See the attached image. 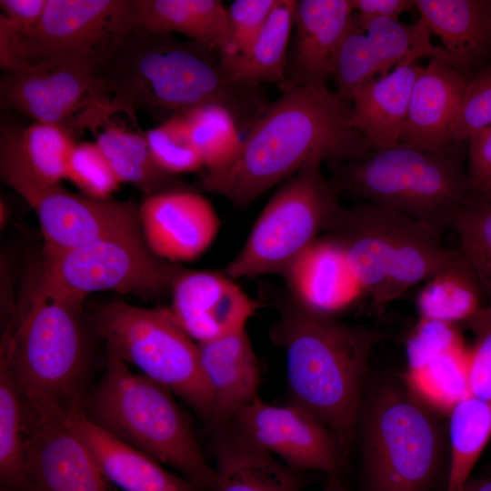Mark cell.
<instances>
[{
    "mask_svg": "<svg viewBox=\"0 0 491 491\" xmlns=\"http://www.w3.org/2000/svg\"><path fill=\"white\" fill-rule=\"evenodd\" d=\"M373 150L352 124L351 105L336 91L297 87L267 105L246 132L235 159L206 173L201 187L246 208L314 160L340 163Z\"/></svg>",
    "mask_w": 491,
    "mask_h": 491,
    "instance_id": "obj_1",
    "label": "cell"
},
{
    "mask_svg": "<svg viewBox=\"0 0 491 491\" xmlns=\"http://www.w3.org/2000/svg\"><path fill=\"white\" fill-rule=\"evenodd\" d=\"M118 112L138 110L163 121L205 105H219L246 132L269 103L260 87L242 86L225 73L213 45L138 26L95 69Z\"/></svg>",
    "mask_w": 491,
    "mask_h": 491,
    "instance_id": "obj_2",
    "label": "cell"
},
{
    "mask_svg": "<svg viewBox=\"0 0 491 491\" xmlns=\"http://www.w3.org/2000/svg\"><path fill=\"white\" fill-rule=\"evenodd\" d=\"M276 303L279 317L270 335L286 353L291 403L308 411L341 447L346 446L355 436L363 382L378 335L312 311L289 293L278 296Z\"/></svg>",
    "mask_w": 491,
    "mask_h": 491,
    "instance_id": "obj_3",
    "label": "cell"
},
{
    "mask_svg": "<svg viewBox=\"0 0 491 491\" xmlns=\"http://www.w3.org/2000/svg\"><path fill=\"white\" fill-rule=\"evenodd\" d=\"M463 144L430 152L399 142L363 158L328 163V181L336 194L396 211L442 237L469 196Z\"/></svg>",
    "mask_w": 491,
    "mask_h": 491,
    "instance_id": "obj_4",
    "label": "cell"
},
{
    "mask_svg": "<svg viewBox=\"0 0 491 491\" xmlns=\"http://www.w3.org/2000/svg\"><path fill=\"white\" fill-rule=\"evenodd\" d=\"M83 409L95 424L174 467L202 491H215V468L167 387L134 373L125 362L107 353L104 374L84 399Z\"/></svg>",
    "mask_w": 491,
    "mask_h": 491,
    "instance_id": "obj_5",
    "label": "cell"
},
{
    "mask_svg": "<svg viewBox=\"0 0 491 491\" xmlns=\"http://www.w3.org/2000/svg\"><path fill=\"white\" fill-rule=\"evenodd\" d=\"M82 309L35 291L15 312L0 360L8 365L26 402L70 407L85 399L88 347Z\"/></svg>",
    "mask_w": 491,
    "mask_h": 491,
    "instance_id": "obj_6",
    "label": "cell"
},
{
    "mask_svg": "<svg viewBox=\"0 0 491 491\" xmlns=\"http://www.w3.org/2000/svg\"><path fill=\"white\" fill-rule=\"evenodd\" d=\"M94 330L106 351L131 363L210 420L212 397L201 371L197 344L168 308H145L124 301L89 306Z\"/></svg>",
    "mask_w": 491,
    "mask_h": 491,
    "instance_id": "obj_7",
    "label": "cell"
},
{
    "mask_svg": "<svg viewBox=\"0 0 491 491\" xmlns=\"http://www.w3.org/2000/svg\"><path fill=\"white\" fill-rule=\"evenodd\" d=\"M319 160L304 166L269 198L223 273L232 279L284 276L326 232L341 206Z\"/></svg>",
    "mask_w": 491,
    "mask_h": 491,
    "instance_id": "obj_8",
    "label": "cell"
},
{
    "mask_svg": "<svg viewBox=\"0 0 491 491\" xmlns=\"http://www.w3.org/2000/svg\"><path fill=\"white\" fill-rule=\"evenodd\" d=\"M183 270L153 254L143 235H125L44 253L35 290L50 300L77 306L101 291L155 298L171 293Z\"/></svg>",
    "mask_w": 491,
    "mask_h": 491,
    "instance_id": "obj_9",
    "label": "cell"
},
{
    "mask_svg": "<svg viewBox=\"0 0 491 491\" xmlns=\"http://www.w3.org/2000/svg\"><path fill=\"white\" fill-rule=\"evenodd\" d=\"M415 395L383 388L365 417L363 465L370 491H426L440 460V434Z\"/></svg>",
    "mask_w": 491,
    "mask_h": 491,
    "instance_id": "obj_10",
    "label": "cell"
},
{
    "mask_svg": "<svg viewBox=\"0 0 491 491\" xmlns=\"http://www.w3.org/2000/svg\"><path fill=\"white\" fill-rule=\"evenodd\" d=\"M0 98L3 106L72 134L84 128L95 134L111 114L118 112L93 69L67 63H36L5 74Z\"/></svg>",
    "mask_w": 491,
    "mask_h": 491,
    "instance_id": "obj_11",
    "label": "cell"
},
{
    "mask_svg": "<svg viewBox=\"0 0 491 491\" xmlns=\"http://www.w3.org/2000/svg\"><path fill=\"white\" fill-rule=\"evenodd\" d=\"M135 25L134 0H47L25 37L27 65L57 62L95 71Z\"/></svg>",
    "mask_w": 491,
    "mask_h": 491,
    "instance_id": "obj_12",
    "label": "cell"
},
{
    "mask_svg": "<svg viewBox=\"0 0 491 491\" xmlns=\"http://www.w3.org/2000/svg\"><path fill=\"white\" fill-rule=\"evenodd\" d=\"M25 405L26 491H120L105 478L68 424L66 407L25 401Z\"/></svg>",
    "mask_w": 491,
    "mask_h": 491,
    "instance_id": "obj_13",
    "label": "cell"
},
{
    "mask_svg": "<svg viewBox=\"0 0 491 491\" xmlns=\"http://www.w3.org/2000/svg\"><path fill=\"white\" fill-rule=\"evenodd\" d=\"M226 428L277 456L296 472L318 470L330 476L341 465L343 452L336 437L313 415L293 403L276 406L257 397L240 409Z\"/></svg>",
    "mask_w": 491,
    "mask_h": 491,
    "instance_id": "obj_14",
    "label": "cell"
},
{
    "mask_svg": "<svg viewBox=\"0 0 491 491\" xmlns=\"http://www.w3.org/2000/svg\"><path fill=\"white\" fill-rule=\"evenodd\" d=\"M35 211L44 238L43 253L65 251L99 240L142 235L133 201L93 198L60 185L30 186L18 193Z\"/></svg>",
    "mask_w": 491,
    "mask_h": 491,
    "instance_id": "obj_15",
    "label": "cell"
},
{
    "mask_svg": "<svg viewBox=\"0 0 491 491\" xmlns=\"http://www.w3.org/2000/svg\"><path fill=\"white\" fill-rule=\"evenodd\" d=\"M138 213L149 250L173 264L199 257L213 244L220 226L208 199L185 187L145 196Z\"/></svg>",
    "mask_w": 491,
    "mask_h": 491,
    "instance_id": "obj_16",
    "label": "cell"
},
{
    "mask_svg": "<svg viewBox=\"0 0 491 491\" xmlns=\"http://www.w3.org/2000/svg\"><path fill=\"white\" fill-rule=\"evenodd\" d=\"M171 296L170 314L196 344L246 329L257 308L234 279L218 272L184 269Z\"/></svg>",
    "mask_w": 491,
    "mask_h": 491,
    "instance_id": "obj_17",
    "label": "cell"
},
{
    "mask_svg": "<svg viewBox=\"0 0 491 491\" xmlns=\"http://www.w3.org/2000/svg\"><path fill=\"white\" fill-rule=\"evenodd\" d=\"M354 16L350 0H298L286 65L278 87L328 88L334 60Z\"/></svg>",
    "mask_w": 491,
    "mask_h": 491,
    "instance_id": "obj_18",
    "label": "cell"
},
{
    "mask_svg": "<svg viewBox=\"0 0 491 491\" xmlns=\"http://www.w3.org/2000/svg\"><path fill=\"white\" fill-rule=\"evenodd\" d=\"M410 218L386 207L363 202L341 205L323 235L342 249L365 296L382 286L396 242Z\"/></svg>",
    "mask_w": 491,
    "mask_h": 491,
    "instance_id": "obj_19",
    "label": "cell"
},
{
    "mask_svg": "<svg viewBox=\"0 0 491 491\" xmlns=\"http://www.w3.org/2000/svg\"><path fill=\"white\" fill-rule=\"evenodd\" d=\"M83 402L67 408L66 420L85 443L105 478L120 491H202L185 477L91 421Z\"/></svg>",
    "mask_w": 491,
    "mask_h": 491,
    "instance_id": "obj_20",
    "label": "cell"
},
{
    "mask_svg": "<svg viewBox=\"0 0 491 491\" xmlns=\"http://www.w3.org/2000/svg\"><path fill=\"white\" fill-rule=\"evenodd\" d=\"M466 85L463 73L442 59H430L413 86L399 142L430 152L451 147V131Z\"/></svg>",
    "mask_w": 491,
    "mask_h": 491,
    "instance_id": "obj_21",
    "label": "cell"
},
{
    "mask_svg": "<svg viewBox=\"0 0 491 491\" xmlns=\"http://www.w3.org/2000/svg\"><path fill=\"white\" fill-rule=\"evenodd\" d=\"M197 349L212 397L209 423L223 430L240 409L258 397V362L246 329L199 343Z\"/></svg>",
    "mask_w": 491,
    "mask_h": 491,
    "instance_id": "obj_22",
    "label": "cell"
},
{
    "mask_svg": "<svg viewBox=\"0 0 491 491\" xmlns=\"http://www.w3.org/2000/svg\"><path fill=\"white\" fill-rule=\"evenodd\" d=\"M76 142L67 129L34 122L25 127L3 125L0 134V174L16 193L33 185H60Z\"/></svg>",
    "mask_w": 491,
    "mask_h": 491,
    "instance_id": "obj_23",
    "label": "cell"
},
{
    "mask_svg": "<svg viewBox=\"0 0 491 491\" xmlns=\"http://www.w3.org/2000/svg\"><path fill=\"white\" fill-rule=\"evenodd\" d=\"M407 382L414 395L426 406L450 411L468 396V357L456 331L426 332L406 348Z\"/></svg>",
    "mask_w": 491,
    "mask_h": 491,
    "instance_id": "obj_24",
    "label": "cell"
},
{
    "mask_svg": "<svg viewBox=\"0 0 491 491\" xmlns=\"http://www.w3.org/2000/svg\"><path fill=\"white\" fill-rule=\"evenodd\" d=\"M283 276L295 300L327 316L346 310L365 296L341 247L325 235L296 259Z\"/></svg>",
    "mask_w": 491,
    "mask_h": 491,
    "instance_id": "obj_25",
    "label": "cell"
},
{
    "mask_svg": "<svg viewBox=\"0 0 491 491\" xmlns=\"http://www.w3.org/2000/svg\"><path fill=\"white\" fill-rule=\"evenodd\" d=\"M420 21L436 35L461 73L491 58V0H414Z\"/></svg>",
    "mask_w": 491,
    "mask_h": 491,
    "instance_id": "obj_26",
    "label": "cell"
},
{
    "mask_svg": "<svg viewBox=\"0 0 491 491\" xmlns=\"http://www.w3.org/2000/svg\"><path fill=\"white\" fill-rule=\"evenodd\" d=\"M423 67L418 61L399 65L355 94L352 124L374 149L399 143L413 86Z\"/></svg>",
    "mask_w": 491,
    "mask_h": 491,
    "instance_id": "obj_27",
    "label": "cell"
},
{
    "mask_svg": "<svg viewBox=\"0 0 491 491\" xmlns=\"http://www.w3.org/2000/svg\"><path fill=\"white\" fill-rule=\"evenodd\" d=\"M136 25L149 31L178 33L207 43L221 55L233 53L227 10L219 0H134Z\"/></svg>",
    "mask_w": 491,
    "mask_h": 491,
    "instance_id": "obj_28",
    "label": "cell"
},
{
    "mask_svg": "<svg viewBox=\"0 0 491 491\" xmlns=\"http://www.w3.org/2000/svg\"><path fill=\"white\" fill-rule=\"evenodd\" d=\"M221 431L215 447V491L300 490L296 471L231 429Z\"/></svg>",
    "mask_w": 491,
    "mask_h": 491,
    "instance_id": "obj_29",
    "label": "cell"
},
{
    "mask_svg": "<svg viewBox=\"0 0 491 491\" xmlns=\"http://www.w3.org/2000/svg\"><path fill=\"white\" fill-rule=\"evenodd\" d=\"M458 254L459 249L445 247L441 236L434 231L409 219L396 242L386 278L370 298L372 306L376 309L385 307L411 287L428 280Z\"/></svg>",
    "mask_w": 491,
    "mask_h": 491,
    "instance_id": "obj_30",
    "label": "cell"
},
{
    "mask_svg": "<svg viewBox=\"0 0 491 491\" xmlns=\"http://www.w3.org/2000/svg\"><path fill=\"white\" fill-rule=\"evenodd\" d=\"M297 0H278L264 27L242 53L221 55L223 67L235 84L260 87L282 81L294 29Z\"/></svg>",
    "mask_w": 491,
    "mask_h": 491,
    "instance_id": "obj_31",
    "label": "cell"
},
{
    "mask_svg": "<svg viewBox=\"0 0 491 491\" xmlns=\"http://www.w3.org/2000/svg\"><path fill=\"white\" fill-rule=\"evenodd\" d=\"M485 301L479 281L459 249L454 261L425 282L416 307L421 320L455 326L470 320Z\"/></svg>",
    "mask_w": 491,
    "mask_h": 491,
    "instance_id": "obj_32",
    "label": "cell"
},
{
    "mask_svg": "<svg viewBox=\"0 0 491 491\" xmlns=\"http://www.w3.org/2000/svg\"><path fill=\"white\" fill-rule=\"evenodd\" d=\"M95 143L122 183L136 186L147 195L183 187L155 164L145 134L105 122L95 133Z\"/></svg>",
    "mask_w": 491,
    "mask_h": 491,
    "instance_id": "obj_33",
    "label": "cell"
},
{
    "mask_svg": "<svg viewBox=\"0 0 491 491\" xmlns=\"http://www.w3.org/2000/svg\"><path fill=\"white\" fill-rule=\"evenodd\" d=\"M25 399L8 365L0 360V482L7 491H26Z\"/></svg>",
    "mask_w": 491,
    "mask_h": 491,
    "instance_id": "obj_34",
    "label": "cell"
},
{
    "mask_svg": "<svg viewBox=\"0 0 491 491\" xmlns=\"http://www.w3.org/2000/svg\"><path fill=\"white\" fill-rule=\"evenodd\" d=\"M449 412L451 456L446 491H460L491 437V402L469 395Z\"/></svg>",
    "mask_w": 491,
    "mask_h": 491,
    "instance_id": "obj_35",
    "label": "cell"
},
{
    "mask_svg": "<svg viewBox=\"0 0 491 491\" xmlns=\"http://www.w3.org/2000/svg\"><path fill=\"white\" fill-rule=\"evenodd\" d=\"M360 27L366 32L378 60L379 76L399 65L418 61L420 57L438 58L450 65L446 51L432 44L431 33L420 20L407 25L399 19L375 18Z\"/></svg>",
    "mask_w": 491,
    "mask_h": 491,
    "instance_id": "obj_36",
    "label": "cell"
},
{
    "mask_svg": "<svg viewBox=\"0 0 491 491\" xmlns=\"http://www.w3.org/2000/svg\"><path fill=\"white\" fill-rule=\"evenodd\" d=\"M192 142L199 152L206 173L229 165L237 156L243 138L231 112L219 105H205L184 114Z\"/></svg>",
    "mask_w": 491,
    "mask_h": 491,
    "instance_id": "obj_37",
    "label": "cell"
},
{
    "mask_svg": "<svg viewBox=\"0 0 491 491\" xmlns=\"http://www.w3.org/2000/svg\"><path fill=\"white\" fill-rule=\"evenodd\" d=\"M460 251L473 268L491 305V195H469L452 224Z\"/></svg>",
    "mask_w": 491,
    "mask_h": 491,
    "instance_id": "obj_38",
    "label": "cell"
},
{
    "mask_svg": "<svg viewBox=\"0 0 491 491\" xmlns=\"http://www.w3.org/2000/svg\"><path fill=\"white\" fill-rule=\"evenodd\" d=\"M379 75L380 65L372 45L353 16L334 60L336 93L351 105L355 94Z\"/></svg>",
    "mask_w": 491,
    "mask_h": 491,
    "instance_id": "obj_39",
    "label": "cell"
},
{
    "mask_svg": "<svg viewBox=\"0 0 491 491\" xmlns=\"http://www.w3.org/2000/svg\"><path fill=\"white\" fill-rule=\"evenodd\" d=\"M156 166L169 175L196 172L203 159L194 145L184 114L173 115L145 133Z\"/></svg>",
    "mask_w": 491,
    "mask_h": 491,
    "instance_id": "obj_40",
    "label": "cell"
},
{
    "mask_svg": "<svg viewBox=\"0 0 491 491\" xmlns=\"http://www.w3.org/2000/svg\"><path fill=\"white\" fill-rule=\"evenodd\" d=\"M65 179L85 195L100 199L109 198L122 183L95 141L75 144L67 159Z\"/></svg>",
    "mask_w": 491,
    "mask_h": 491,
    "instance_id": "obj_41",
    "label": "cell"
},
{
    "mask_svg": "<svg viewBox=\"0 0 491 491\" xmlns=\"http://www.w3.org/2000/svg\"><path fill=\"white\" fill-rule=\"evenodd\" d=\"M491 125V67L480 71L467 82L450 141L465 143L474 133Z\"/></svg>",
    "mask_w": 491,
    "mask_h": 491,
    "instance_id": "obj_42",
    "label": "cell"
},
{
    "mask_svg": "<svg viewBox=\"0 0 491 491\" xmlns=\"http://www.w3.org/2000/svg\"><path fill=\"white\" fill-rule=\"evenodd\" d=\"M466 325L474 336L469 349V393L491 402V305H486Z\"/></svg>",
    "mask_w": 491,
    "mask_h": 491,
    "instance_id": "obj_43",
    "label": "cell"
},
{
    "mask_svg": "<svg viewBox=\"0 0 491 491\" xmlns=\"http://www.w3.org/2000/svg\"><path fill=\"white\" fill-rule=\"evenodd\" d=\"M277 2L278 0H235L226 7L233 48L230 55L242 53L252 44Z\"/></svg>",
    "mask_w": 491,
    "mask_h": 491,
    "instance_id": "obj_44",
    "label": "cell"
},
{
    "mask_svg": "<svg viewBox=\"0 0 491 491\" xmlns=\"http://www.w3.org/2000/svg\"><path fill=\"white\" fill-rule=\"evenodd\" d=\"M467 142L466 180L469 195H491V125L474 133Z\"/></svg>",
    "mask_w": 491,
    "mask_h": 491,
    "instance_id": "obj_45",
    "label": "cell"
},
{
    "mask_svg": "<svg viewBox=\"0 0 491 491\" xmlns=\"http://www.w3.org/2000/svg\"><path fill=\"white\" fill-rule=\"evenodd\" d=\"M25 35L0 14V67L15 74L27 65Z\"/></svg>",
    "mask_w": 491,
    "mask_h": 491,
    "instance_id": "obj_46",
    "label": "cell"
},
{
    "mask_svg": "<svg viewBox=\"0 0 491 491\" xmlns=\"http://www.w3.org/2000/svg\"><path fill=\"white\" fill-rule=\"evenodd\" d=\"M47 0H1V14L25 35L40 23Z\"/></svg>",
    "mask_w": 491,
    "mask_h": 491,
    "instance_id": "obj_47",
    "label": "cell"
},
{
    "mask_svg": "<svg viewBox=\"0 0 491 491\" xmlns=\"http://www.w3.org/2000/svg\"><path fill=\"white\" fill-rule=\"evenodd\" d=\"M356 23L362 26L375 18L398 19L415 7L414 0H350Z\"/></svg>",
    "mask_w": 491,
    "mask_h": 491,
    "instance_id": "obj_48",
    "label": "cell"
},
{
    "mask_svg": "<svg viewBox=\"0 0 491 491\" xmlns=\"http://www.w3.org/2000/svg\"><path fill=\"white\" fill-rule=\"evenodd\" d=\"M460 491H491V476L485 477H470Z\"/></svg>",
    "mask_w": 491,
    "mask_h": 491,
    "instance_id": "obj_49",
    "label": "cell"
},
{
    "mask_svg": "<svg viewBox=\"0 0 491 491\" xmlns=\"http://www.w3.org/2000/svg\"><path fill=\"white\" fill-rule=\"evenodd\" d=\"M321 491H349L337 479L336 475H330L329 479Z\"/></svg>",
    "mask_w": 491,
    "mask_h": 491,
    "instance_id": "obj_50",
    "label": "cell"
},
{
    "mask_svg": "<svg viewBox=\"0 0 491 491\" xmlns=\"http://www.w3.org/2000/svg\"><path fill=\"white\" fill-rule=\"evenodd\" d=\"M6 211H7V207L5 205V203L3 200H1V202H0V218H1V224L2 225L4 223H5L6 216H7Z\"/></svg>",
    "mask_w": 491,
    "mask_h": 491,
    "instance_id": "obj_51",
    "label": "cell"
},
{
    "mask_svg": "<svg viewBox=\"0 0 491 491\" xmlns=\"http://www.w3.org/2000/svg\"><path fill=\"white\" fill-rule=\"evenodd\" d=\"M0 491H7V490H5V489H0Z\"/></svg>",
    "mask_w": 491,
    "mask_h": 491,
    "instance_id": "obj_52",
    "label": "cell"
}]
</instances>
